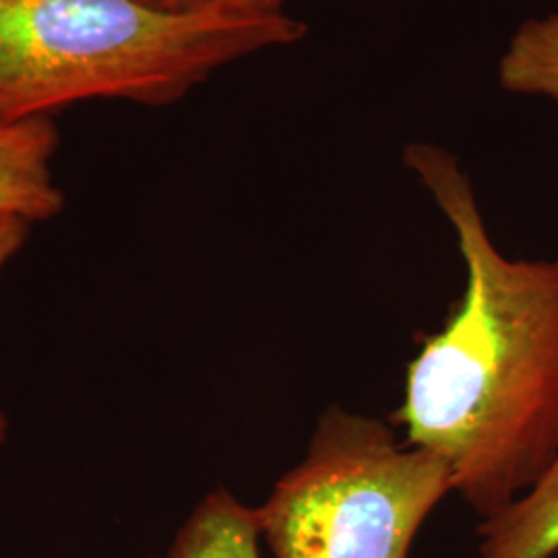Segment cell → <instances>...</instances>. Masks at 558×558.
<instances>
[{
  "mask_svg": "<svg viewBox=\"0 0 558 558\" xmlns=\"http://www.w3.org/2000/svg\"><path fill=\"white\" fill-rule=\"evenodd\" d=\"M403 163L453 226L465 292L405 373L398 422L435 453L486 519L521 497L558 451V260L505 257L459 160L414 143Z\"/></svg>",
  "mask_w": 558,
  "mask_h": 558,
  "instance_id": "1",
  "label": "cell"
},
{
  "mask_svg": "<svg viewBox=\"0 0 558 558\" xmlns=\"http://www.w3.org/2000/svg\"><path fill=\"white\" fill-rule=\"evenodd\" d=\"M306 36L290 15L143 0H0V124L87 100L168 106L221 69Z\"/></svg>",
  "mask_w": 558,
  "mask_h": 558,
  "instance_id": "2",
  "label": "cell"
},
{
  "mask_svg": "<svg viewBox=\"0 0 558 558\" xmlns=\"http://www.w3.org/2000/svg\"><path fill=\"white\" fill-rule=\"evenodd\" d=\"M453 490L442 459L377 418L329 408L308 451L257 507L274 558H408Z\"/></svg>",
  "mask_w": 558,
  "mask_h": 558,
  "instance_id": "3",
  "label": "cell"
},
{
  "mask_svg": "<svg viewBox=\"0 0 558 558\" xmlns=\"http://www.w3.org/2000/svg\"><path fill=\"white\" fill-rule=\"evenodd\" d=\"M59 131L50 117L0 124V214L27 221L57 218L64 207L52 160Z\"/></svg>",
  "mask_w": 558,
  "mask_h": 558,
  "instance_id": "4",
  "label": "cell"
},
{
  "mask_svg": "<svg viewBox=\"0 0 558 558\" xmlns=\"http://www.w3.org/2000/svg\"><path fill=\"white\" fill-rule=\"evenodd\" d=\"M482 558H553L558 553V451L534 486L478 525Z\"/></svg>",
  "mask_w": 558,
  "mask_h": 558,
  "instance_id": "5",
  "label": "cell"
},
{
  "mask_svg": "<svg viewBox=\"0 0 558 558\" xmlns=\"http://www.w3.org/2000/svg\"><path fill=\"white\" fill-rule=\"evenodd\" d=\"M168 558H263L257 507L226 488L214 490L184 521Z\"/></svg>",
  "mask_w": 558,
  "mask_h": 558,
  "instance_id": "6",
  "label": "cell"
},
{
  "mask_svg": "<svg viewBox=\"0 0 558 558\" xmlns=\"http://www.w3.org/2000/svg\"><path fill=\"white\" fill-rule=\"evenodd\" d=\"M502 89L558 101V13L527 20L499 60Z\"/></svg>",
  "mask_w": 558,
  "mask_h": 558,
  "instance_id": "7",
  "label": "cell"
},
{
  "mask_svg": "<svg viewBox=\"0 0 558 558\" xmlns=\"http://www.w3.org/2000/svg\"><path fill=\"white\" fill-rule=\"evenodd\" d=\"M163 11H220L232 15H281L288 0H143Z\"/></svg>",
  "mask_w": 558,
  "mask_h": 558,
  "instance_id": "8",
  "label": "cell"
},
{
  "mask_svg": "<svg viewBox=\"0 0 558 558\" xmlns=\"http://www.w3.org/2000/svg\"><path fill=\"white\" fill-rule=\"evenodd\" d=\"M29 228H32V221L21 216L0 214V267L20 253L21 246L29 236ZM4 433H7V424L0 416V442L4 440Z\"/></svg>",
  "mask_w": 558,
  "mask_h": 558,
  "instance_id": "9",
  "label": "cell"
}]
</instances>
